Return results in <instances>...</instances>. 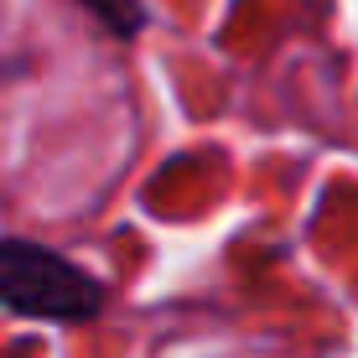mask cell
<instances>
[{
    "label": "cell",
    "mask_w": 358,
    "mask_h": 358,
    "mask_svg": "<svg viewBox=\"0 0 358 358\" xmlns=\"http://www.w3.org/2000/svg\"><path fill=\"white\" fill-rule=\"evenodd\" d=\"M83 6H94L99 16H104V27H115V36H130L145 21V10L135 6V0H83Z\"/></svg>",
    "instance_id": "cell-2"
},
{
    "label": "cell",
    "mask_w": 358,
    "mask_h": 358,
    "mask_svg": "<svg viewBox=\"0 0 358 358\" xmlns=\"http://www.w3.org/2000/svg\"><path fill=\"white\" fill-rule=\"evenodd\" d=\"M0 301L42 322H89L104 306V286L31 239H0Z\"/></svg>",
    "instance_id": "cell-1"
}]
</instances>
